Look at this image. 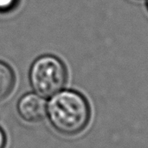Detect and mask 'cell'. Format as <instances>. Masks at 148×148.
<instances>
[{"label":"cell","mask_w":148,"mask_h":148,"mask_svg":"<svg viewBox=\"0 0 148 148\" xmlns=\"http://www.w3.org/2000/svg\"><path fill=\"white\" fill-rule=\"evenodd\" d=\"M67 76L63 62L49 55L37 58L29 70L30 85L36 94L43 98L60 92L67 82Z\"/></svg>","instance_id":"obj_2"},{"label":"cell","mask_w":148,"mask_h":148,"mask_svg":"<svg viewBox=\"0 0 148 148\" xmlns=\"http://www.w3.org/2000/svg\"><path fill=\"white\" fill-rule=\"evenodd\" d=\"M14 84L15 75L12 69L6 63L0 62V100L10 94Z\"/></svg>","instance_id":"obj_4"},{"label":"cell","mask_w":148,"mask_h":148,"mask_svg":"<svg viewBox=\"0 0 148 148\" xmlns=\"http://www.w3.org/2000/svg\"><path fill=\"white\" fill-rule=\"evenodd\" d=\"M146 8H147L148 11V0H146Z\"/></svg>","instance_id":"obj_7"},{"label":"cell","mask_w":148,"mask_h":148,"mask_svg":"<svg viewBox=\"0 0 148 148\" xmlns=\"http://www.w3.org/2000/svg\"><path fill=\"white\" fill-rule=\"evenodd\" d=\"M17 111L27 122H38L47 114V104L43 97L37 94H27L18 101Z\"/></svg>","instance_id":"obj_3"},{"label":"cell","mask_w":148,"mask_h":148,"mask_svg":"<svg viewBox=\"0 0 148 148\" xmlns=\"http://www.w3.org/2000/svg\"><path fill=\"white\" fill-rule=\"evenodd\" d=\"M5 142H6L5 135L3 134V132L2 131V129H0V148H4Z\"/></svg>","instance_id":"obj_6"},{"label":"cell","mask_w":148,"mask_h":148,"mask_svg":"<svg viewBox=\"0 0 148 148\" xmlns=\"http://www.w3.org/2000/svg\"><path fill=\"white\" fill-rule=\"evenodd\" d=\"M47 115L59 133L75 135L87 127L91 111L87 99L82 94L74 90H61L49 101Z\"/></svg>","instance_id":"obj_1"},{"label":"cell","mask_w":148,"mask_h":148,"mask_svg":"<svg viewBox=\"0 0 148 148\" xmlns=\"http://www.w3.org/2000/svg\"><path fill=\"white\" fill-rule=\"evenodd\" d=\"M18 0H0V12H7L14 9Z\"/></svg>","instance_id":"obj_5"}]
</instances>
